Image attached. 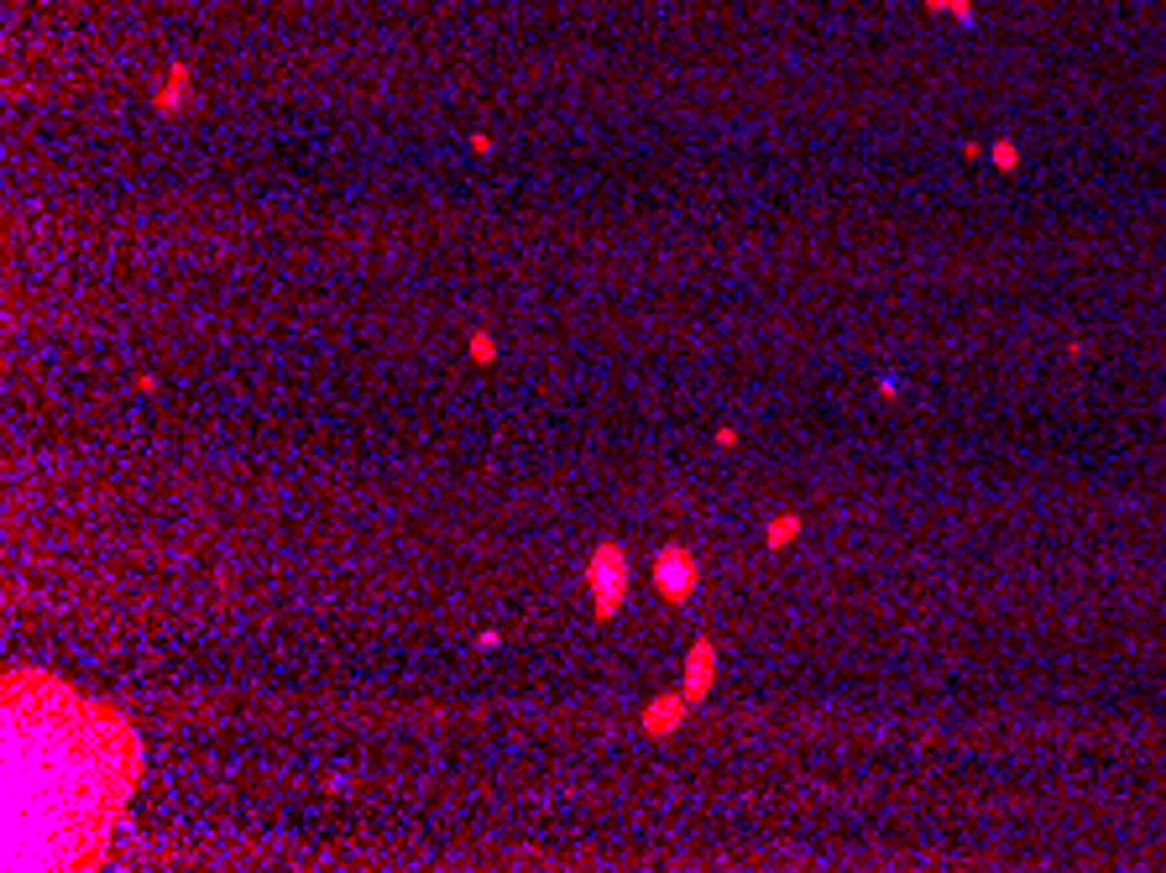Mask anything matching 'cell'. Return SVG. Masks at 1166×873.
<instances>
[{
	"label": "cell",
	"mask_w": 1166,
	"mask_h": 873,
	"mask_svg": "<svg viewBox=\"0 0 1166 873\" xmlns=\"http://www.w3.org/2000/svg\"><path fill=\"white\" fill-rule=\"evenodd\" d=\"M189 89H194V74H189L184 63H168V74L152 84V100H157V110H163V116H173V110L189 100Z\"/></svg>",
	"instance_id": "obj_5"
},
{
	"label": "cell",
	"mask_w": 1166,
	"mask_h": 873,
	"mask_svg": "<svg viewBox=\"0 0 1166 873\" xmlns=\"http://www.w3.org/2000/svg\"><path fill=\"white\" fill-rule=\"evenodd\" d=\"M717 445H722V450H733V445H738V429H733V424H722V429H717Z\"/></svg>",
	"instance_id": "obj_11"
},
{
	"label": "cell",
	"mask_w": 1166,
	"mask_h": 873,
	"mask_svg": "<svg viewBox=\"0 0 1166 873\" xmlns=\"http://www.w3.org/2000/svg\"><path fill=\"white\" fill-rule=\"evenodd\" d=\"M654 586L665 602H691L701 586V560L685 544H659L654 549Z\"/></svg>",
	"instance_id": "obj_2"
},
{
	"label": "cell",
	"mask_w": 1166,
	"mask_h": 873,
	"mask_svg": "<svg viewBox=\"0 0 1166 873\" xmlns=\"http://www.w3.org/2000/svg\"><path fill=\"white\" fill-rule=\"evenodd\" d=\"M712 680H717V643L712 638H696L691 654H685V685H680V691L691 701H701L706 691H712Z\"/></svg>",
	"instance_id": "obj_4"
},
{
	"label": "cell",
	"mask_w": 1166,
	"mask_h": 873,
	"mask_svg": "<svg viewBox=\"0 0 1166 873\" xmlns=\"http://www.w3.org/2000/svg\"><path fill=\"white\" fill-rule=\"evenodd\" d=\"M586 586H591V617L612 623L617 607L628 596V549L623 544H597V555L586 565Z\"/></svg>",
	"instance_id": "obj_1"
},
{
	"label": "cell",
	"mask_w": 1166,
	"mask_h": 873,
	"mask_svg": "<svg viewBox=\"0 0 1166 873\" xmlns=\"http://www.w3.org/2000/svg\"><path fill=\"white\" fill-rule=\"evenodd\" d=\"M1161 487H1166V476H1161Z\"/></svg>",
	"instance_id": "obj_12"
},
{
	"label": "cell",
	"mask_w": 1166,
	"mask_h": 873,
	"mask_svg": "<svg viewBox=\"0 0 1166 873\" xmlns=\"http://www.w3.org/2000/svg\"><path fill=\"white\" fill-rule=\"evenodd\" d=\"M994 168H1004V173H1015V168H1020L1015 142H994Z\"/></svg>",
	"instance_id": "obj_8"
},
{
	"label": "cell",
	"mask_w": 1166,
	"mask_h": 873,
	"mask_svg": "<svg viewBox=\"0 0 1166 873\" xmlns=\"http://www.w3.org/2000/svg\"><path fill=\"white\" fill-rule=\"evenodd\" d=\"M795 539H800V518H795V513H780V518L769 523V534H764L769 549H785V544H795Z\"/></svg>",
	"instance_id": "obj_6"
},
{
	"label": "cell",
	"mask_w": 1166,
	"mask_h": 873,
	"mask_svg": "<svg viewBox=\"0 0 1166 873\" xmlns=\"http://www.w3.org/2000/svg\"><path fill=\"white\" fill-rule=\"evenodd\" d=\"M691 696H685V691H675V696H654L649 706H644V717H638V722H644V732H649V738H670V732L685 722V717H691Z\"/></svg>",
	"instance_id": "obj_3"
},
{
	"label": "cell",
	"mask_w": 1166,
	"mask_h": 873,
	"mask_svg": "<svg viewBox=\"0 0 1166 873\" xmlns=\"http://www.w3.org/2000/svg\"><path fill=\"white\" fill-rule=\"evenodd\" d=\"M466 351H471V361H476V366H492V356H497V340H492L487 330H471Z\"/></svg>",
	"instance_id": "obj_7"
},
{
	"label": "cell",
	"mask_w": 1166,
	"mask_h": 873,
	"mask_svg": "<svg viewBox=\"0 0 1166 873\" xmlns=\"http://www.w3.org/2000/svg\"><path fill=\"white\" fill-rule=\"evenodd\" d=\"M926 6H936V11H957V21H973V6H968V0H926Z\"/></svg>",
	"instance_id": "obj_9"
},
{
	"label": "cell",
	"mask_w": 1166,
	"mask_h": 873,
	"mask_svg": "<svg viewBox=\"0 0 1166 873\" xmlns=\"http://www.w3.org/2000/svg\"><path fill=\"white\" fill-rule=\"evenodd\" d=\"M497 643H502V633H497V628H482V633H476V649H487V654H492Z\"/></svg>",
	"instance_id": "obj_10"
}]
</instances>
